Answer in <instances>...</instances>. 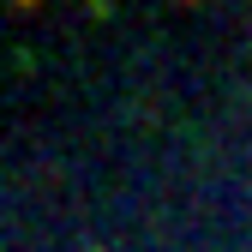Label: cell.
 <instances>
[{
	"instance_id": "obj_1",
	"label": "cell",
	"mask_w": 252,
	"mask_h": 252,
	"mask_svg": "<svg viewBox=\"0 0 252 252\" xmlns=\"http://www.w3.org/2000/svg\"><path fill=\"white\" fill-rule=\"evenodd\" d=\"M90 252H102V246H90Z\"/></svg>"
}]
</instances>
